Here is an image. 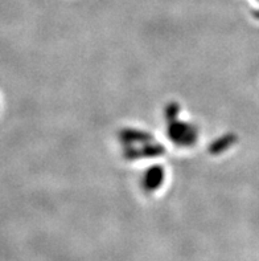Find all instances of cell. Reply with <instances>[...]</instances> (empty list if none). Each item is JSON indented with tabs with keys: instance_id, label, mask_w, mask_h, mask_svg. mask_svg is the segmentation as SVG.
Instances as JSON below:
<instances>
[{
	"instance_id": "1",
	"label": "cell",
	"mask_w": 259,
	"mask_h": 261,
	"mask_svg": "<svg viewBox=\"0 0 259 261\" xmlns=\"http://www.w3.org/2000/svg\"><path fill=\"white\" fill-rule=\"evenodd\" d=\"M198 129L197 126L190 122L180 121L177 118L175 121L168 122L167 136L176 146L180 147H190L197 142L198 138Z\"/></svg>"
},
{
	"instance_id": "2",
	"label": "cell",
	"mask_w": 259,
	"mask_h": 261,
	"mask_svg": "<svg viewBox=\"0 0 259 261\" xmlns=\"http://www.w3.org/2000/svg\"><path fill=\"white\" fill-rule=\"evenodd\" d=\"M165 152L164 146L160 143L154 142V139L150 142L140 146H128L125 147V156L130 161L140 158H158Z\"/></svg>"
},
{
	"instance_id": "3",
	"label": "cell",
	"mask_w": 259,
	"mask_h": 261,
	"mask_svg": "<svg viewBox=\"0 0 259 261\" xmlns=\"http://www.w3.org/2000/svg\"><path fill=\"white\" fill-rule=\"evenodd\" d=\"M165 179L164 167L160 165H154L146 170L143 179H141V185L143 189L147 192H154L159 190L163 186Z\"/></svg>"
},
{
	"instance_id": "4",
	"label": "cell",
	"mask_w": 259,
	"mask_h": 261,
	"mask_svg": "<svg viewBox=\"0 0 259 261\" xmlns=\"http://www.w3.org/2000/svg\"><path fill=\"white\" fill-rule=\"evenodd\" d=\"M119 138H121V142L123 143L125 147L128 146H140L145 145V143L152 141V136L150 133L143 132V130L139 129H125L119 133Z\"/></svg>"
},
{
	"instance_id": "5",
	"label": "cell",
	"mask_w": 259,
	"mask_h": 261,
	"mask_svg": "<svg viewBox=\"0 0 259 261\" xmlns=\"http://www.w3.org/2000/svg\"><path fill=\"white\" fill-rule=\"evenodd\" d=\"M237 142V136L234 134H225V136L217 138L212 145L209 146V151L214 155L222 154V152L227 151L230 147H233Z\"/></svg>"
},
{
	"instance_id": "6",
	"label": "cell",
	"mask_w": 259,
	"mask_h": 261,
	"mask_svg": "<svg viewBox=\"0 0 259 261\" xmlns=\"http://www.w3.org/2000/svg\"><path fill=\"white\" fill-rule=\"evenodd\" d=\"M180 112H181V108H180V105H179V103H176V102L168 103V105L165 106V109H164L165 119H167L168 122L175 121V119L179 118V114H180Z\"/></svg>"
},
{
	"instance_id": "7",
	"label": "cell",
	"mask_w": 259,
	"mask_h": 261,
	"mask_svg": "<svg viewBox=\"0 0 259 261\" xmlns=\"http://www.w3.org/2000/svg\"><path fill=\"white\" fill-rule=\"evenodd\" d=\"M253 15H254V16L256 17V19H259V10L254 11V12H253Z\"/></svg>"
}]
</instances>
